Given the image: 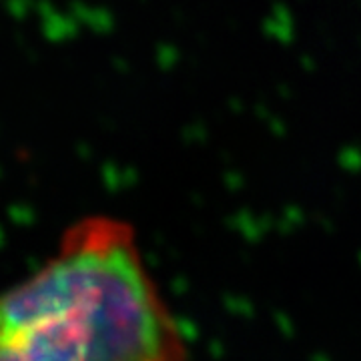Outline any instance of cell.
<instances>
[{
    "label": "cell",
    "mask_w": 361,
    "mask_h": 361,
    "mask_svg": "<svg viewBox=\"0 0 361 361\" xmlns=\"http://www.w3.org/2000/svg\"><path fill=\"white\" fill-rule=\"evenodd\" d=\"M0 361H187L135 233L87 217L37 273L0 291Z\"/></svg>",
    "instance_id": "cell-1"
}]
</instances>
